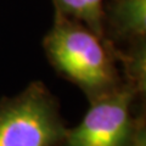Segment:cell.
Listing matches in <instances>:
<instances>
[{
    "mask_svg": "<svg viewBox=\"0 0 146 146\" xmlns=\"http://www.w3.org/2000/svg\"><path fill=\"white\" fill-rule=\"evenodd\" d=\"M43 49L51 66L78 86L88 101L123 83L116 66L113 44L57 10L51 28L43 38Z\"/></svg>",
    "mask_w": 146,
    "mask_h": 146,
    "instance_id": "1",
    "label": "cell"
},
{
    "mask_svg": "<svg viewBox=\"0 0 146 146\" xmlns=\"http://www.w3.org/2000/svg\"><path fill=\"white\" fill-rule=\"evenodd\" d=\"M67 128L60 101L42 80L0 99V146H58Z\"/></svg>",
    "mask_w": 146,
    "mask_h": 146,
    "instance_id": "2",
    "label": "cell"
},
{
    "mask_svg": "<svg viewBox=\"0 0 146 146\" xmlns=\"http://www.w3.org/2000/svg\"><path fill=\"white\" fill-rule=\"evenodd\" d=\"M141 95L123 83L110 93L89 101L82 121L67 131L58 146H125L145 108L135 110Z\"/></svg>",
    "mask_w": 146,
    "mask_h": 146,
    "instance_id": "3",
    "label": "cell"
},
{
    "mask_svg": "<svg viewBox=\"0 0 146 146\" xmlns=\"http://www.w3.org/2000/svg\"><path fill=\"white\" fill-rule=\"evenodd\" d=\"M105 36L110 31L115 40L134 44L146 40V0H108L104 6Z\"/></svg>",
    "mask_w": 146,
    "mask_h": 146,
    "instance_id": "4",
    "label": "cell"
},
{
    "mask_svg": "<svg viewBox=\"0 0 146 146\" xmlns=\"http://www.w3.org/2000/svg\"><path fill=\"white\" fill-rule=\"evenodd\" d=\"M146 40L129 44L127 50H121L113 44V54L116 61L123 66V82L133 85L141 95L145 96L146 90Z\"/></svg>",
    "mask_w": 146,
    "mask_h": 146,
    "instance_id": "5",
    "label": "cell"
},
{
    "mask_svg": "<svg viewBox=\"0 0 146 146\" xmlns=\"http://www.w3.org/2000/svg\"><path fill=\"white\" fill-rule=\"evenodd\" d=\"M105 0H84L88 22L86 27L91 29L95 34L101 38H105V27H104V6ZM106 39V38H105Z\"/></svg>",
    "mask_w": 146,
    "mask_h": 146,
    "instance_id": "6",
    "label": "cell"
},
{
    "mask_svg": "<svg viewBox=\"0 0 146 146\" xmlns=\"http://www.w3.org/2000/svg\"><path fill=\"white\" fill-rule=\"evenodd\" d=\"M125 146H146V117L140 118L131 138Z\"/></svg>",
    "mask_w": 146,
    "mask_h": 146,
    "instance_id": "7",
    "label": "cell"
}]
</instances>
